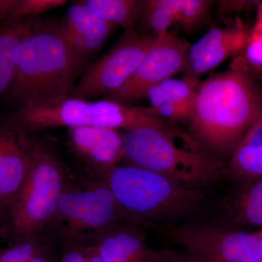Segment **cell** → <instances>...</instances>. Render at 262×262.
<instances>
[{
	"instance_id": "1",
	"label": "cell",
	"mask_w": 262,
	"mask_h": 262,
	"mask_svg": "<svg viewBox=\"0 0 262 262\" xmlns=\"http://www.w3.org/2000/svg\"><path fill=\"white\" fill-rule=\"evenodd\" d=\"M262 108V84L230 68L200 82L189 134L208 154L225 163Z\"/></svg>"
},
{
	"instance_id": "2",
	"label": "cell",
	"mask_w": 262,
	"mask_h": 262,
	"mask_svg": "<svg viewBox=\"0 0 262 262\" xmlns=\"http://www.w3.org/2000/svg\"><path fill=\"white\" fill-rule=\"evenodd\" d=\"M84 68L55 24L39 23L17 50L7 96L17 108L54 106L70 98Z\"/></svg>"
},
{
	"instance_id": "3",
	"label": "cell",
	"mask_w": 262,
	"mask_h": 262,
	"mask_svg": "<svg viewBox=\"0 0 262 262\" xmlns=\"http://www.w3.org/2000/svg\"><path fill=\"white\" fill-rule=\"evenodd\" d=\"M99 171L128 223L161 226L195 221L208 205L202 189L182 187L131 164Z\"/></svg>"
},
{
	"instance_id": "4",
	"label": "cell",
	"mask_w": 262,
	"mask_h": 262,
	"mask_svg": "<svg viewBox=\"0 0 262 262\" xmlns=\"http://www.w3.org/2000/svg\"><path fill=\"white\" fill-rule=\"evenodd\" d=\"M125 159L179 185L202 189L220 181L227 165L212 157L184 130L141 127L124 133Z\"/></svg>"
},
{
	"instance_id": "5",
	"label": "cell",
	"mask_w": 262,
	"mask_h": 262,
	"mask_svg": "<svg viewBox=\"0 0 262 262\" xmlns=\"http://www.w3.org/2000/svg\"><path fill=\"white\" fill-rule=\"evenodd\" d=\"M9 119L29 133L53 127H107L126 131L153 127L167 133L180 130L152 108L127 106L107 99L91 101L68 98L47 107L17 108Z\"/></svg>"
},
{
	"instance_id": "6",
	"label": "cell",
	"mask_w": 262,
	"mask_h": 262,
	"mask_svg": "<svg viewBox=\"0 0 262 262\" xmlns=\"http://www.w3.org/2000/svg\"><path fill=\"white\" fill-rule=\"evenodd\" d=\"M66 189L63 168L56 152L34 140L28 175L7 214L14 237L19 241L35 237L49 225Z\"/></svg>"
},
{
	"instance_id": "7",
	"label": "cell",
	"mask_w": 262,
	"mask_h": 262,
	"mask_svg": "<svg viewBox=\"0 0 262 262\" xmlns=\"http://www.w3.org/2000/svg\"><path fill=\"white\" fill-rule=\"evenodd\" d=\"M126 222L123 213L104 183L77 189H66L53 223L69 244H96L103 234Z\"/></svg>"
},
{
	"instance_id": "8",
	"label": "cell",
	"mask_w": 262,
	"mask_h": 262,
	"mask_svg": "<svg viewBox=\"0 0 262 262\" xmlns=\"http://www.w3.org/2000/svg\"><path fill=\"white\" fill-rule=\"evenodd\" d=\"M159 36L125 30L110 51L89 67L75 84L70 98L90 100L121 89L132 77Z\"/></svg>"
},
{
	"instance_id": "9",
	"label": "cell",
	"mask_w": 262,
	"mask_h": 262,
	"mask_svg": "<svg viewBox=\"0 0 262 262\" xmlns=\"http://www.w3.org/2000/svg\"><path fill=\"white\" fill-rule=\"evenodd\" d=\"M189 47V42L169 32L160 35L126 83L105 99L130 106L146 98L151 88L182 72Z\"/></svg>"
},
{
	"instance_id": "10",
	"label": "cell",
	"mask_w": 262,
	"mask_h": 262,
	"mask_svg": "<svg viewBox=\"0 0 262 262\" xmlns=\"http://www.w3.org/2000/svg\"><path fill=\"white\" fill-rule=\"evenodd\" d=\"M34 139L9 118L0 121V215L7 216L28 175Z\"/></svg>"
},
{
	"instance_id": "11",
	"label": "cell",
	"mask_w": 262,
	"mask_h": 262,
	"mask_svg": "<svg viewBox=\"0 0 262 262\" xmlns=\"http://www.w3.org/2000/svg\"><path fill=\"white\" fill-rule=\"evenodd\" d=\"M54 24L84 67L99 51L115 27L100 18L84 1L72 5L61 20Z\"/></svg>"
},
{
	"instance_id": "12",
	"label": "cell",
	"mask_w": 262,
	"mask_h": 262,
	"mask_svg": "<svg viewBox=\"0 0 262 262\" xmlns=\"http://www.w3.org/2000/svg\"><path fill=\"white\" fill-rule=\"evenodd\" d=\"M72 149L96 168L118 165L125 159L124 133L107 127H77L69 128Z\"/></svg>"
},
{
	"instance_id": "13",
	"label": "cell",
	"mask_w": 262,
	"mask_h": 262,
	"mask_svg": "<svg viewBox=\"0 0 262 262\" xmlns=\"http://www.w3.org/2000/svg\"><path fill=\"white\" fill-rule=\"evenodd\" d=\"M93 245L103 262H150L155 251L139 225L128 222L115 226Z\"/></svg>"
},
{
	"instance_id": "14",
	"label": "cell",
	"mask_w": 262,
	"mask_h": 262,
	"mask_svg": "<svg viewBox=\"0 0 262 262\" xmlns=\"http://www.w3.org/2000/svg\"><path fill=\"white\" fill-rule=\"evenodd\" d=\"M199 83L170 77L151 88L146 98L149 100L151 108L165 120L189 122Z\"/></svg>"
},
{
	"instance_id": "15",
	"label": "cell",
	"mask_w": 262,
	"mask_h": 262,
	"mask_svg": "<svg viewBox=\"0 0 262 262\" xmlns=\"http://www.w3.org/2000/svg\"><path fill=\"white\" fill-rule=\"evenodd\" d=\"M39 24L35 17H26L0 26V96L7 94L13 80L17 50Z\"/></svg>"
},
{
	"instance_id": "16",
	"label": "cell",
	"mask_w": 262,
	"mask_h": 262,
	"mask_svg": "<svg viewBox=\"0 0 262 262\" xmlns=\"http://www.w3.org/2000/svg\"><path fill=\"white\" fill-rule=\"evenodd\" d=\"M226 207L234 225L262 229V178L242 181Z\"/></svg>"
},
{
	"instance_id": "17",
	"label": "cell",
	"mask_w": 262,
	"mask_h": 262,
	"mask_svg": "<svg viewBox=\"0 0 262 262\" xmlns=\"http://www.w3.org/2000/svg\"><path fill=\"white\" fill-rule=\"evenodd\" d=\"M249 32L243 24L232 37L215 46L195 61L186 65L182 72L184 79L199 82L202 76L218 67L229 57L238 54L247 43Z\"/></svg>"
},
{
	"instance_id": "18",
	"label": "cell",
	"mask_w": 262,
	"mask_h": 262,
	"mask_svg": "<svg viewBox=\"0 0 262 262\" xmlns=\"http://www.w3.org/2000/svg\"><path fill=\"white\" fill-rule=\"evenodd\" d=\"M90 9L100 18L113 26L134 29L145 8L146 1L139 0H85Z\"/></svg>"
},
{
	"instance_id": "19",
	"label": "cell",
	"mask_w": 262,
	"mask_h": 262,
	"mask_svg": "<svg viewBox=\"0 0 262 262\" xmlns=\"http://www.w3.org/2000/svg\"><path fill=\"white\" fill-rule=\"evenodd\" d=\"M227 165V173L241 181L262 178V144L239 146Z\"/></svg>"
},
{
	"instance_id": "20",
	"label": "cell",
	"mask_w": 262,
	"mask_h": 262,
	"mask_svg": "<svg viewBox=\"0 0 262 262\" xmlns=\"http://www.w3.org/2000/svg\"><path fill=\"white\" fill-rule=\"evenodd\" d=\"M144 15L151 34L162 35L168 32L169 27L178 22L177 0H149L146 1Z\"/></svg>"
},
{
	"instance_id": "21",
	"label": "cell",
	"mask_w": 262,
	"mask_h": 262,
	"mask_svg": "<svg viewBox=\"0 0 262 262\" xmlns=\"http://www.w3.org/2000/svg\"><path fill=\"white\" fill-rule=\"evenodd\" d=\"M212 6L208 0H177L178 22L186 32H194L208 18Z\"/></svg>"
},
{
	"instance_id": "22",
	"label": "cell",
	"mask_w": 262,
	"mask_h": 262,
	"mask_svg": "<svg viewBox=\"0 0 262 262\" xmlns=\"http://www.w3.org/2000/svg\"><path fill=\"white\" fill-rule=\"evenodd\" d=\"M243 24L244 23L242 20L237 19L233 27H227V28L216 27V28L211 29L199 40L196 41L193 45H190V47L188 51L185 66L195 61L198 58L214 48L215 46L232 37L238 30Z\"/></svg>"
},
{
	"instance_id": "23",
	"label": "cell",
	"mask_w": 262,
	"mask_h": 262,
	"mask_svg": "<svg viewBox=\"0 0 262 262\" xmlns=\"http://www.w3.org/2000/svg\"><path fill=\"white\" fill-rule=\"evenodd\" d=\"M45 249L36 236L21 239L0 253V262H27Z\"/></svg>"
},
{
	"instance_id": "24",
	"label": "cell",
	"mask_w": 262,
	"mask_h": 262,
	"mask_svg": "<svg viewBox=\"0 0 262 262\" xmlns=\"http://www.w3.org/2000/svg\"><path fill=\"white\" fill-rule=\"evenodd\" d=\"M66 3L65 0H15L13 20L34 17L48 10L60 8Z\"/></svg>"
},
{
	"instance_id": "25",
	"label": "cell",
	"mask_w": 262,
	"mask_h": 262,
	"mask_svg": "<svg viewBox=\"0 0 262 262\" xmlns=\"http://www.w3.org/2000/svg\"><path fill=\"white\" fill-rule=\"evenodd\" d=\"M92 245L69 244L60 262H87Z\"/></svg>"
},
{
	"instance_id": "26",
	"label": "cell",
	"mask_w": 262,
	"mask_h": 262,
	"mask_svg": "<svg viewBox=\"0 0 262 262\" xmlns=\"http://www.w3.org/2000/svg\"><path fill=\"white\" fill-rule=\"evenodd\" d=\"M161 253L166 262H212L208 258L191 251L179 253L170 250H165L161 251Z\"/></svg>"
},
{
	"instance_id": "27",
	"label": "cell",
	"mask_w": 262,
	"mask_h": 262,
	"mask_svg": "<svg viewBox=\"0 0 262 262\" xmlns=\"http://www.w3.org/2000/svg\"><path fill=\"white\" fill-rule=\"evenodd\" d=\"M27 262H56L54 256L47 249L43 250L42 252L39 253L37 256H34Z\"/></svg>"
},
{
	"instance_id": "28",
	"label": "cell",
	"mask_w": 262,
	"mask_h": 262,
	"mask_svg": "<svg viewBox=\"0 0 262 262\" xmlns=\"http://www.w3.org/2000/svg\"><path fill=\"white\" fill-rule=\"evenodd\" d=\"M87 262H103L102 258L100 256L94 245L91 246V253Z\"/></svg>"
},
{
	"instance_id": "29",
	"label": "cell",
	"mask_w": 262,
	"mask_h": 262,
	"mask_svg": "<svg viewBox=\"0 0 262 262\" xmlns=\"http://www.w3.org/2000/svg\"><path fill=\"white\" fill-rule=\"evenodd\" d=\"M255 234H256V236L258 237V238H260L262 241V229H258V231H256V232H253Z\"/></svg>"
}]
</instances>
